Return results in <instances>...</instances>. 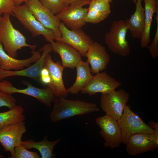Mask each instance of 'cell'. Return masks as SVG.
I'll return each mask as SVG.
<instances>
[{"label": "cell", "instance_id": "6da1fadb", "mask_svg": "<svg viewBox=\"0 0 158 158\" xmlns=\"http://www.w3.org/2000/svg\"><path fill=\"white\" fill-rule=\"evenodd\" d=\"M66 97H54L52 109L49 118L53 122H58L76 116L97 112L99 109L94 103L79 100H69Z\"/></svg>", "mask_w": 158, "mask_h": 158}, {"label": "cell", "instance_id": "7a4b0ae2", "mask_svg": "<svg viewBox=\"0 0 158 158\" xmlns=\"http://www.w3.org/2000/svg\"><path fill=\"white\" fill-rule=\"evenodd\" d=\"M11 14H3L0 21V43L5 51L10 56L16 58L18 51L23 47H30L35 50L36 45L29 44L25 37L13 26L10 18Z\"/></svg>", "mask_w": 158, "mask_h": 158}, {"label": "cell", "instance_id": "3957f363", "mask_svg": "<svg viewBox=\"0 0 158 158\" xmlns=\"http://www.w3.org/2000/svg\"><path fill=\"white\" fill-rule=\"evenodd\" d=\"M127 30L124 20H120L113 21L105 34L104 42L114 54L123 57L129 55L130 48L126 37Z\"/></svg>", "mask_w": 158, "mask_h": 158}, {"label": "cell", "instance_id": "277c9868", "mask_svg": "<svg viewBox=\"0 0 158 158\" xmlns=\"http://www.w3.org/2000/svg\"><path fill=\"white\" fill-rule=\"evenodd\" d=\"M117 121L121 131L122 143L125 145L133 134L154 133V130L133 111L129 105L126 106L121 117Z\"/></svg>", "mask_w": 158, "mask_h": 158}, {"label": "cell", "instance_id": "5b68a950", "mask_svg": "<svg viewBox=\"0 0 158 158\" xmlns=\"http://www.w3.org/2000/svg\"><path fill=\"white\" fill-rule=\"evenodd\" d=\"M12 15L15 16L33 37L42 35L49 43L56 38L52 30L45 28L35 17L25 4L15 6Z\"/></svg>", "mask_w": 158, "mask_h": 158}, {"label": "cell", "instance_id": "8992f818", "mask_svg": "<svg viewBox=\"0 0 158 158\" xmlns=\"http://www.w3.org/2000/svg\"><path fill=\"white\" fill-rule=\"evenodd\" d=\"M129 96V94L122 89L102 93L100 107L105 114L117 121L122 115Z\"/></svg>", "mask_w": 158, "mask_h": 158}, {"label": "cell", "instance_id": "52a82bcc", "mask_svg": "<svg viewBox=\"0 0 158 158\" xmlns=\"http://www.w3.org/2000/svg\"><path fill=\"white\" fill-rule=\"evenodd\" d=\"M90 2L89 0H85L66 7L56 16L68 29H81L86 23L85 20L88 10L83 6L88 5Z\"/></svg>", "mask_w": 158, "mask_h": 158}, {"label": "cell", "instance_id": "ba28073f", "mask_svg": "<svg viewBox=\"0 0 158 158\" xmlns=\"http://www.w3.org/2000/svg\"><path fill=\"white\" fill-rule=\"evenodd\" d=\"M59 28L61 36L56 38L55 40L70 45L78 50L82 56L86 57L89 47L94 42L90 36L81 28L68 29L62 22H61Z\"/></svg>", "mask_w": 158, "mask_h": 158}, {"label": "cell", "instance_id": "9c48e42d", "mask_svg": "<svg viewBox=\"0 0 158 158\" xmlns=\"http://www.w3.org/2000/svg\"><path fill=\"white\" fill-rule=\"evenodd\" d=\"M95 123L100 128L99 133L104 138V145L111 149L118 147L122 143L121 131L117 121L105 114L97 118Z\"/></svg>", "mask_w": 158, "mask_h": 158}, {"label": "cell", "instance_id": "30bf717a", "mask_svg": "<svg viewBox=\"0 0 158 158\" xmlns=\"http://www.w3.org/2000/svg\"><path fill=\"white\" fill-rule=\"evenodd\" d=\"M25 3L35 18L45 28L53 31L56 38L61 37L59 28L61 22L56 15L44 6L39 0H28Z\"/></svg>", "mask_w": 158, "mask_h": 158}, {"label": "cell", "instance_id": "8fae6325", "mask_svg": "<svg viewBox=\"0 0 158 158\" xmlns=\"http://www.w3.org/2000/svg\"><path fill=\"white\" fill-rule=\"evenodd\" d=\"M28 87L19 89L15 87L10 82L6 80L0 82V90L6 94H22L32 97L41 103L50 107L54 97L52 92L48 87L39 88L27 83Z\"/></svg>", "mask_w": 158, "mask_h": 158}, {"label": "cell", "instance_id": "7c38bea8", "mask_svg": "<svg viewBox=\"0 0 158 158\" xmlns=\"http://www.w3.org/2000/svg\"><path fill=\"white\" fill-rule=\"evenodd\" d=\"M26 131L24 121L17 122L0 129V143L5 152L13 158L15 148L21 145V139Z\"/></svg>", "mask_w": 158, "mask_h": 158}, {"label": "cell", "instance_id": "4fadbf2b", "mask_svg": "<svg viewBox=\"0 0 158 158\" xmlns=\"http://www.w3.org/2000/svg\"><path fill=\"white\" fill-rule=\"evenodd\" d=\"M121 83L105 72H99L93 76L89 82L81 90V92L89 96L96 93H105L116 90Z\"/></svg>", "mask_w": 158, "mask_h": 158}, {"label": "cell", "instance_id": "5bb4252c", "mask_svg": "<svg viewBox=\"0 0 158 158\" xmlns=\"http://www.w3.org/2000/svg\"><path fill=\"white\" fill-rule=\"evenodd\" d=\"M48 70L51 81L48 85L54 97H66L68 95L64 84L63 74L64 68L59 61L54 62L51 56L48 54L44 62V66Z\"/></svg>", "mask_w": 158, "mask_h": 158}, {"label": "cell", "instance_id": "9a60e30c", "mask_svg": "<svg viewBox=\"0 0 158 158\" xmlns=\"http://www.w3.org/2000/svg\"><path fill=\"white\" fill-rule=\"evenodd\" d=\"M42 53L40 58L30 66L19 70H6L0 68V80L9 77L20 76L30 78L40 81V73L43 67L45 59L47 55L53 50L50 43L43 46L39 51Z\"/></svg>", "mask_w": 158, "mask_h": 158}, {"label": "cell", "instance_id": "2e32d148", "mask_svg": "<svg viewBox=\"0 0 158 158\" xmlns=\"http://www.w3.org/2000/svg\"><path fill=\"white\" fill-rule=\"evenodd\" d=\"M126 145L127 153L131 156L153 151L158 147V143L154 133L133 134L130 136Z\"/></svg>", "mask_w": 158, "mask_h": 158}, {"label": "cell", "instance_id": "e0dca14e", "mask_svg": "<svg viewBox=\"0 0 158 158\" xmlns=\"http://www.w3.org/2000/svg\"><path fill=\"white\" fill-rule=\"evenodd\" d=\"M86 57L90 66L91 72L93 74L105 70L110 61L105 48L97 42H94L90 46Z\"/></svg>", "mask_w": 158, "mask_h": 158}, {"label": "cell", "instance_id": "ac0fdd59", "mask_svg": "<svg viewBox=\"0 0 158 158\" xmlns=\"http://www.w3.org/2000/svg\"><path fill=\"white\" fill-rule=\"evenodd\" d=\"M31 56L24 59H18L10 56L5 51L2 44L0 43V68L6 70L23 69L37 61L40 57V52L32 50Z\"/></svg>", "mask_w": 158, "mask_h": 158}, {"label": "cell", "instance_id": "d6986e66", "mask_svg": "<svg viewBox=\"0 0 158 158\" xmlns=\"http://www.w3.org/2000/svg\"><path fill=\"white\" fill-rule=\"evenodd\" d=\"M51 44L53 51L60 56L62 65L64 68L73 69L78 63L82 60L81 55L76 49L65 43L54 40Z\"/></svg>", "mask_w": 158, "mask_h": 158}, {"label": "cell", "instance_id": "ffe728a7", "mask_svg": "<svg viewBox=\"0 0 158 158\" xmlns=\"http://www.w3.org/2000/svg\"><path fill=\"white\" fill-rule=\"evenodd\" d=\"M142 1L136 0L135 12L129 19L124 20L128 30H129L132 37L135 38L140 39L145 29V9L142 5Z\"/></svg>", "mask_w": 158, "mask_h": 158}, {"label": "cell", "instance_id": "44dd1931", "mask_svg": "<svg viewBox=\"0 0 158 158\" xmlns=\"http://www.w3.org/2000/svg\"><path fill=\"white\" fill-rule=\"evenodd\" d=\"M145 4V27L140 38L142 48H148L151 42L150 31L154 14L158 13V0H144Z\"/></svg>", "mask_w": 158, "mask_h": 158}, {"label": "cell", "instance_id": "7402d4cb", "mask_svg": "<svg viewBox=\"0 0 158 158\" xmlns=\"http://www.w3.org/2000/svg\"><path fill=\"white\" fill-rule=\"evenodd\" d=\"M75 68L77 75L75 80L73 84L67 89L68 93L77 94L89 82L92 78L89 63L80 61L77 64Z\"/></svg>", "mask_w": 158, "mask_h": 158}, {"label": "cell", "instance_id": "603a6c76", "mask_svg": "<svg viewBox=\"0 0 158 158\" xmlns=\"http://www.w3.org/2000/svg\"><path fill=\"white\" fill-rule=\"evenodd\" d=\"M61 140L59 138L54 141H50L48 140L47 135H44L41 141L36 142L32 140L22 142V145L27 149L34 148L40 152L42 158H51L55 157L53 153L54 149Z\"/></svg>", "mask_w": 158, "mask_h": 158}, {"label": "cell", "instance_id": "cb8c5ba5", "mask_svg": "<svg viewBox=\"0 0 158 158\" xmlns=\"http://www.w3.org/2000/svg\"><path fill=\"white\" fill-rule=\"evenodd\" d=\"M24 110L20 105H16L7 111L0 112V129L17 122L24 121Z\"/></svg>", "mask_w": 158, "mask_h": 158}, {"label": "cell", "instance_id": "d4e9b609", "mask_svg": "<svg viewBox=\"0 0 158 158\" xmlns=\"http://www.w3.org/2000/svg\"><path fill=\"white\" fill-rule=\"evenodd\" d=\"M88 9L85 20L86 23L93 24L99 23L106 18L110 13L88 8Z\"/></svg>", "mask_w": 158, "mask_h": 158}, {"label": "cell", "instance_id": "484cf974", "mask_svg": "<svg viewBox=\"0 0 158 158\" xmlns=\"http://www.w3.org/2000/svg\"><path fill=\"white\" fill-rule=\"evenodd\" d=\"M41 4L56 15L66 7L62 0H39Z\"/></svg>", "mask_w": 158, "mask_h": 158}, {"label": "cell", "instance_id": "4316f807", "mask_svg": "<svg viewBox=\"0 0 158 158\" xmlns=\"http://www.w3.org/2000/svg\"><path fill=\"white\" fill-rule=\"evenodd\" d=\"M110 0H91L88 4V8L102 12L110 13Z\"/></svg>", "mask_w": 158, "mask_h": 158}, {"label": "cell", "instance_id": "83f0119b", "mask_svg": "<svg viewBox=\"0 0 158 158\" xmlns=\"http://www.w3.org/2000/svg\"><path fill=\"white\" fill-rule=\"evenodd\" d=\"M40 156L36 152L30 151L21 145L14 149L13 158H40Z\"/></svg>", "mask_w": 158, "mask_h": 158}, {"label": "cell", "instance_id": "f1b7e54d", "mask_svg": "<svg viewBox=\"0 0 158 158\" xmlns=\"http://www.w3.org/2000/svg\"><path fill=\"white\" fill-rule=\"evenodd\" d=\"M16 105V100L13 96L0 90V108L6 107L10 109Z\"/></svg>", "mask_w": 158, "mask_h": 158}, {"label": "cell", "instance_id": "f546056e", "mask_svg": "<svg viewBox=\"0 0 158 158\" xmlns=\"http://www.w3.org/2000/svg\"><path fill=\"white\" fill-rule=\"evenodd\" d=\"M156 14L155 18L157 22L156 31L153 41L148 48L153 59L155 58L158 56V13Z\"/></svg>", "mask_w": 158, "mask_h": 158}, {"label": "cell", "instance_id": "4dcf8cb0", "mask_svg": "<svg viewBox=\"0 0 158 158\" xmlns=\"http://www.w3.org/2000/svg\"><path fill=\"white\" fill-rule=\"evenodd\" d=\"M15 6L13 0H0V15L5 13L12 15Z\"/></svg>", "mask_w": 158, "mask_h": 158}, {"label": "cell", "instance_id": "1f68e13d", "mask_svg": "<svg viewBox=\"0 0 158 158\" xmlns=\"http://www.w3.org/2000/svg\"><path fill=\"white\" fill-rule=\"evenodd\" d=\"M40 80L44 84L48 85L50 82L51 78L47 69L44 67L42 69L40 76Z\"/></svg>", "mask_w": 158, "mask_h": 158}, {"label": "cell", "instance_id": "d6a6232c", "mask_svg": "<svg viewBox=\"0 0 158 158\" xmlns=\"http://www.w3.org/2000/svg\"><path fill=\"white\" fill-rule=\"evenodd\" d=\"M149 125L154 130V134L155 136L156 141L158 143V123L154 121H150Z\"/></svg>", "mask_w": 158, "mask_h": 158}, {"label": "cell", "instance_id": "836d02e7", "mask_svg": "<svg viewBox=\"0 0 158 158\" xmlns=\"http://www.w3.org/2000/svg\"><path fill=\"white\" fill-rule=\"evenodd\" d=\"M85 0H62V2L65 7L68 6Z\"/></svg>", "mask_w": 158, "mask_h": 158}, {"label": "cell", "instance_id": "e575fe53", "mask_svg": "<svg viewBox=\"0 0 158 158\" xmlns=\"http://www.w3.org/2000/svg\"><path fill=\"white\" fill-rule=\"evenodd\" d=\"M28 0H13V3L15 5L18 6L20 5L23 2H25Z\"/></svg>", "mask_w": 158, "mask_h": 158}, {"label": "cell", "instance_id": "d590c367", "mask_svg": "<svg viewBox=\"0 0 158 158\" xmlns=\"http://www.w3.org/2000/svg\"><path fill=\"white\" fill-rule=\"evenodd\" d=\"M2 18V16L1 15H0V21L1 20Z\"/></svg>", "mask_w": 158, "mask_h": 158}, {"label": "cell", "instance_id": "8d00e7d4", "mask_svg": "<svg viewBox=\"0 0 158 158\" xmlns=\"http://www.w3.org/2000/svg\"><path fill=\"white\" fill-rule=\"evenodd\" d=\"M3 157H4L2 155H1L0 154V158H3Z\"/></svg>", "mask_w": 158, "mask_h": 158}, {"label": "cell", "instance_id": "74e56055", "mask_svg": "<svg viewBox=\"0 0 158 158\" xmlns=\"http://www.w3.org/2000/svg\"><path fill=\"white\" fill-rule=\"evenodd\" d=\"M134 2L135 3L136 1V0H133Z\"/></svg>", "mask_w": 158, "mask_h": 158}, {"label": "cell", "instance_id": "f35d334b", "mask_svg": "<svg viewBox=\"0 0 158 158\" xmlns=\"http://www.w3.org/2000/svg\"><path fill=\"white\" fill-rule=\"evenodd\" d=\"M89 0L90 1L91 0ZM110 0L112 1V0Z\"/></svg>", "mask_w": 158, "mask_h": 158}]
</instances>
